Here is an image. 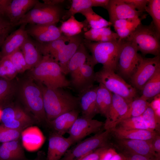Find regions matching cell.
Here are the masks:
<instances>
[{
    "mask_svg": "<svg viewBox=\"0 0 160 160\" xmlns=\"http://www.w3.org/2000/svg\"><path fill=\"white\" fill-rule=\"evenodd\" d=\"M95 81L102 84L113 94L123 97L129 103L136 97V89L112 70L102 67L95 73Z\"/></svg>",
    "mask_w": 160,
    "mask_h": 160,
    "instance_id": "obj_6",
    "label": "cell"
},
{
    "mask_svg": "<svg viewBox=\"0 0 160 160\" xmlns=\"http://www.w3.org/2000/svg\"><path fill=\"white\" fill-rule=\"evenodd\" d=\"M145 11L152 17L155 28L160 34V0H149Z\"/></svg>",
    "mask_w": 160,
    "mask_h": 160,
    "instance_id": "obj_38",
    "label": "cell"
},
{
    "mask_svg": "<svg viewBox=\"0 0 160 160\" xmlns=\"http://www.w3.org/2000/svg\"><path fill=\"white\" fill-rule=\"evenodd\" d=\"M1 111H2V110H1V109L0 108V121H1Z\"/></svg>",
    "mask_w": 160,
    "mask_h": 160,
    "instance_id": "obj_58",
    "label": "cell"
},
{
    "mask_svg": "<svg viewBox=\"0 0 160 160\" xmlns=\"http://www.w3.org/2000/svg\"><path fill=\"white\" fill-rule=\"evenodd\" d=\"M110 130L111 134L116 139L151 140L159 134L154 131L140 129L125 130L116 127Z\"/></svg>",
    "mask_w": 160,
    "mask_h": 160,
    "instance_id": "obj_25",
    "label": "cell"
},
{
    "mask_svg": "<svg viewBox=\"0 0 160 160\" xmlns=\"http://www.w3.org/2000/svg\"><path fill=\"white\" fill-rule=\"evenodd\" d=\"M105 147H101L85 155L79 160H98L101 152Z\"/></svg>",
    "mask_w": 160,
    "mask_h": 160,
    "instance_id": "obj_49",
    "label": "cell"
},
{
    "mask_svg": "<svg viewBox=\"0 0 160 160\" xmlns=\"http://www.w3.org/2000/svg\"><path fill=\"white\" fill-rule=\"evenodd\" d=\"M31 73L34 79L47 88L55 89L70 87V81L58 63L49 55H43L41 60L32 69Z\"/></svg>",
    "mask_w": 160,
    "mask_h": 160,
    "instance_id": "obj_2",
    "label": "cell"
},
{
    "mask_svg": "<svg viewBox=\"0 0 160 160\" xmlns=\"http://www.w3.org/2000/svg\"><path fill=\"white\" fill-rule=\"evenodd\" d=\"M12 0H0V16L5 17L6 9Z\"/></svg>",
    "mask_w": 160,
    "mask_h": 160,
    "instance_id": "obj_53",
    "label": "cell"
},
{
    "mask_svg": "<svg viewBox=\"0 0 160 160\" xmlns=\"http://www.w3.org/2000/svg\"><path fill=\"white\" fill-rule=\"evenodd\" d=\"M15 67L18 73L28 70L25 58L20 48L7 56Z\"/></svg>",
    "mask_w": 160,
    "mask_h": 160,
    "instance_id": "obj_42",
    "label": "cell"
},
{
    "mask_svg": "<svg viewBox=\"0 0 160 160\" xmlns=\"http://www.w3.org/2000/svg\"><path fill=\"white\" fill-rule=\"evenodd\" d=\"M18 72L7 56L2 57L0 61V79L10 81Z\"/></svg>",
    "mask_w": 160,
    "mask_h": 160,
    "instance_id": "obj_36",
    "label": "cell"
},
{
    "mask_svg": "<svg viewBox=\"0 0 160 160\" xmlns=\"http://www.w3.org/2000/svg\"><path fill=\"white\" fill-rule=\"evenodd\" d=\"M2 57L0 52V61L1 60Z\"/></svg>",
    "mask_w": 160,
    "mask_h": 160,
    "instance_id": "obj_59",
    "label": "cell"
},
{
    "mask_svg": "<svg viewBox=\"0 0 160 160\" xmlns=\"http://www.w3.org/2000/svg\"><path fill=\"white\" fill-rule=\"evenodd\" d=\"M31 160H39L37 159H35Z\"/></svg>",
    "mask_w": 160,
    "mask_h": 160,
    "instance_id": "obj_60",
    "label": "cell"
},
{
    "mask_svg": "<svg viewBox=\"0 0 160 160\" xmlns=\"http://www.w3.org/2000/svg\"><path fill=\"white\" fill-rule=\"evenodd\" d=\"M153 149L158 158H160V136L159 134L152 140Z\"/></svg>",
    "mask_w": 160,
    "mask_h": 160,
    "instance_id": "obj_51",
    "label": "cell"
},
{
    "mask_svg": "<svg viewBox=\"0 0 160 160\" xmlns=\"http://www.w3.org/2000/svg\"><path fill=\"white\" fill-rule=\"evenodd\" d=\"M113 93L101 84L97 87L96 105L98 113L105 117L111 105Z\"/></svg>",
    "mask_w": 160,
    "mask_h": 160,
    "instance_id": "obj_29",
    "label": "cell"
},
{
    "mask_svg": "<svg viewBox=\"0 0 160 160\" xmlns=\"http://www.w3.org/2000/svg\"><path fill=\"white\" fill-rule=\"evenodd\" d=\"M86 48L97 64L103 65V67L117 71V65L121 40L108 42H95L85 39L83 41Z\"/></svg>",
    "mask_w": 160,
    "mask_h": 160,
    "instance_id": "obj_3",
    "label": "cell"
},
{
    "mask_svg": "<svg viewBox=\"0 0 160 160\" xmlns=\"http://www.w3.org/2000/svg\"><path fill=\"white\" fill-rule=\"evenodd\" d=\"M39 1L37 0H12L6 9L4 17L14 27V25Z\"/></svg>",
    "mask_w": 160,
    "mask_h": 160,
    "instance_id": "obj_18",
    "label": "cell"
},
{
    "mask_svg": "<svg viewBox=\"0 0 160 160\" xmlns=\"http://www.w3.org/2000/svg\"><path fill=\"white\" fill-rule=\"evenodd\" d=\"M106 9L108 13L109 22L112 24L119 19L140 18L143 13L123 0H109Z\"/></svg>",
    "mask_w": 160,
    "mask_h": 160,
    "instance_id": "obj_12",
    "label": "cell"
},
{
    "mask_svg": "<svg viewBox=\"0 0 160 160\" xmlns=\"http://www.w3.org/2000/svg\"><path fill=\"white\" fill-rule=\"evenodd\" d=\"M149 105L150 103L147 101L140 97H135L129 104L127 112L119 119L116 124L124 119L141 115Z\"/></svg>",
    "mask_w": 160,
    "mask_h": 160,
    "instance_id": "obj_32",
    "label": "cell"
},
{
    "mask_svg": "<svg viewBox=\"0 0 160 160\" xmlns=\"http://www.w3.org/2000/svg\"><path fill=\"white\" fill-rule=\"evenodd\" d=\"M14 27L11 26L0 30V47L2 46L4 40Z\"/></svg>",
    "mask_w": 160,
    "mask_h": 160,
    "instance_id": "obj_52",
    "label": "cell"
},
{
    "mask_svg": "<svg viewBox=\"0 0 160 160\" xmlns=\"http://www.w3.org/2000/svg\"><path fill=\"white\" fill-rule=\"evenodd\" d=\"M80 13L85 17L91 28L99 29L112 25L110 22L95 12L92 8L87 9Z\"/></svg>",
    "mask_w": 160,
    "mask_h": 160,
    "instance_id": "obj_34",
    "label": "cell"
},
{
    "mask_svg": "<svg viewBox=\"0 0 160 160\" xmlns=\"http://www.w3.org/2000/svg\"><path fill=\"white\" fill-rule=\"evenodd\" d=\"M97 87H94L79 94V106L82 117L93 119L98 113L96 105Z\"/></svg>",
    "mask_w": 160,
    "mask_h": 160,
    "instance_id": "obj_22",
    "label": "cell"
},
{
    "mask_svg": "<svg viewBox=\"0 0 160 160\" xmlns=\"http://www.w3.org/2000/svg\"><path fill=\"white\" fill-rule=\"evenodd\" d=\"M26 30L28 35L40 43L51 42L58 39L63 35L59 27L55 24L30 25Z\"/></svg>",
    "mask_w": 160,
    "mask_h": 160,
    "instance_id": "obj_14",
    "label": "cell"
},
{
    "mask_svg": "<svg viewBox=\"0 0 160 160\" xmlns=\"http://www.w3.org/2000/svg\"><path fill=\"white\" fill-rule=\"evenodd\" d=\"M20 137L23 147L30 152L39 149L45 140L42 131L36 126H30L24 129L21 132Z\"/></svg>",
    "mask_w": 160,
    "mask_h": 160,
    "instance_id": "obj_21",
    "label": "cell"
},
{
    "mask_svg": "<svg viewBox=\"0 0 160 160\" xmlns=\"http://www.w3.org/2000/svg\"><path fill=\"white\" fill-rule=\"evenodd\" d=\"M20 49L24 55L28 69H32L42 60L43 55L37 45L28 37Z\"/></svg>",
    "mask_w": 160,
    "mask_h": 160,
    "instance_id": "obj_27",
    "label": "cell"
},
{
    "mask_svg": "<svg viewBox=\"0 0 160 160\" xmlns=\"http://www.w3.org/2000/svg\"><path fill=\"white\" fill-rule=\"evenodd\" d=\"M133 42L127 38L121 40L117 71L124 77L130 79L136 71L142 57Z\"/></svg>",
    "mask_w": 160,
    "mask_h": 160,
    "instance_id": "obj_7",
    "label": "cell"
},
{
    "mask_svg": "<svg viewBox=\"0 0 160 160\" xmlns=\"http://www.w3.org/2000/svg\"><path fill=\"white\" fill-rule=\"evenodd\" d=\"M111 135L110 130H105L103 132L96 133L68 150L60 160H79L97 149L108 147Z\"/></svg>",
    "mask_w": 160,
    "mask_h": 160,
    "instance_id": "obj_8",
    "label": "cell"
},
{
    "mask_svg": "<svg viewBox=\"0 0 160 160\" xmlns=\"http://www.w3.org/2000/svg\"><path fill=\"white\" fill-rule=\"evenodd\" d=\"M83 42L79 35L72 36L70 40L59 52L55 61L60 66L64 75L67 73V65L69 60Z\"/></svg>",
    "mask_w": 160,
    "mask_h": 160,
    "instance_id": "obj_23",
    "label": "cell"
},
{
    "mask_svg": "<svg viewBox=\"0 0 160 160\" xmlns=\"http://www.w3.org/2000/svg\"><path fill=\"white\" fill-rule=\"evenodd\" d=\"M1 110V121L2 124L6 126L15 119L14 108L7 106Z\"/></svg>",
    "mask_w": 160,
    "mask_h": 160,
    "instance_id": "obj_44",
    "label": "cell"
},
{
    "mask_svg": "<svg viewBox=\"0 0 160 160\" xmlns=\"http://www.w3.org/2000/svg\"><path fill=\"white\" fill-rule=\"evenodd\" d=\"M140 18L119 19L115 21L112 24L115 30L123 28L138 23H141Z\"/></svg>",
    "mask_w": 160,
    "mask_h": 160,
    "instance_id": "obj_45",
    "label": "cell"
},
{
    "mask_svg": "<svg viewBox=\"0 0 160 160\" xmlns=\"http://www.w3.org/2000/svg\"><path fill=\"white\" fill-rule=\"evenodd\" d=\"M62 15V9L59 5H52L39 1L14 26L28 24L56 25Z\"/></svg>",
    "mask_w": 160,
    "mask_h": 160,
    "instance_id": "obj_5",
    "label": "cell"
},
{
    "mask_svg": "<svg viewBox=\"0 0 160 160\" xmlns=\"http://www.w3.org/2000/svg\"><path fill=\"white\" fill-rule=\"evenodd\" d=\"M110 160H126L124 156L121 153H117L113 155Z\"/></svg>",
    "mask_w": 160,
    "mask_h": 160,
    "instance_id": "obj_57",
    "label": "cell"
},
{
    "mask_svg": "<svg viewBox=\"0 0 160 160\" xmlns=\"http://www.w3.org/2000/svg\"><path fill=\"white\" fill-rule=\"evenodd\" d=\"M39 87L42 92L47 123L63 113L78 109L79 107V97L63 88L51 89L41 84Z\"/></svg>",
    "mask_w": 160,
    "mask_h": 160,
    "instance_id": "obj_1",
    "label": "cell"
},
{
    "mask_svg": "<svg viewBox=\"0 0 160 160\" xmlns=\"http://www.w3.org/2000/svg\"><path fill=\"white\" fill-rule=\"evenodd\" d=\"M13 26L12 25L6 18L0 16V30Z\"/></svg>",
    "mask_w": 160,
    "mask_h": 160,
    "instance_id": "obj_55",
    "label": "cell"
},
{
    "mask_svg": "<svg viewBox=\"0 0 160 160\" xmlns=\"http://www.w3.org/2000/svg\"><path fill=\"white\" fill-rule=\"evenodd\" d=\"M14 108L15 119L23 124L27 127L30 126L33 123L31 117L20 108L16 107Z\"/></svg>",
    "mask_w": 160,
    "mask_h": 160,
    "instance_id": "obj_43",
    "label": "cell"
},
{
    "mask_svg": "<svg viewBox=\"0 0 160 160\" xmlns=\"http://www.w3.org/2000/svg\"><path fill=\"white\" fill-rule=\"evenodd\" d=\"M97 64L91 55L80 68L77 81L73 88L79 94L93 87L95 81L94 69Z\"/></svg>",
    "mask_w": 160,
    "mask_h": 160,
    "instance_id": "obj_19",
    "label": "cell"
},
{
    "mask_svg": "<svg viewBox=\"0 0 160 160\" xmlns=\"http://www.w3.org/2000/svg\"><path fill=\"white\" fill-rule=\"evenodd\" d=\"M23 147L19 139L2 143L0 145V160H25Z\"/></svg>",
    "mask_w": 160,
    "mask_h": 160,
    "instance_id": "obj_26",
    "label": "cell"
},
{
    "mask_svg": "<svg viewBox=\"0 0 160 160\" xmlns=\"http://www.w3.org/2000/svg\"><path fill=\"white\" fill-rule=\"evenodd\" d=\"M160 37L152 22L149 25L141 23L127 38L133 42L138 51L143 55L156 56L160 55Z\"/></svg>",
    "mask_w": 160,
    "mask_h": 160,
    "instance_id": "obj_4",
    "label": "cell"
},
{
    "mask_svg": "<svg viewBox=\"0 0 160 160\" xmlns=\"http://www.w3.org/2000/svg\"><path fill=\"white\" fill-rule=\"evenodd\" d=\"M23 130L10 128L0 124V142L3 143L19 139Z\"/></svg>",
    "mask_w": 160,
    "mask_h": 160,
    "instance_id": "obj_41",
    "label": "cell"
},
{
    "mask_svg": "<svg viewBox=\"0 0 160 160\" xmlns=\"http://www.w3.org/2000/svg\"><path fill=\"white\" fill-rule=\"evenodd\" d=\"M116 153L113 149L106 147L101 152L98 160H110L112 156Z\"/></svg>",
    "mask_w": 160,
    "mask_h": 160,
    "instance_id": "obj_50",
    "label": "cell"
},
{
    "mask_svg": "<svg viewBox=\"0 0 160 160\" xmlns=\"http://www.w3.org/2000/svg\"><path fill=\"white\" fill-rule=\"evenodd\" d=\"M142 116L145 125L150 130L159 132L160 119L156 117L150 105L142 115Z\"/></svg>",
    "mask_w": 160,
    "mask_h": 160,
    "instance_id": "obj_39",
    "label": "cell"
},
{
    "mask_svg": "<svg viewBox=\"0 0 160 160\" xmlns=\"http://www.w3.org/2000/svg\"><path fill=\"white\" fill-rule=\"evenodd\" d=\"M90 8H92L91 0H72L70 8L62 18L63 20L68 19L76 14Z\"/></svg>",
    "mask_w": 160,
    "mask_h": 160,
    "instance_id": "obj_37",
    "label": "cell"
},
{
    "mask_svg": "<svg viewBox=\"0 0 160 160\" xmlns=\"http://www.w3.org/2000/svg\"><path fill=\"white\" fill-rule=\"evenodd\" d=\"M109 0H91L92 7H100L106 9Z\"/></svg>",
    "mask_w": 160,
    "mask_h": 160,
    "instance_id": "obj_54",
    "label": "cell"
},
{
    "mask_svg": "<svg viewBox=\"0 0 160 160\" xmlns=\"http://www.w3.org/2000/svg\"><path fill=\"white\" fill-rule=\"evenodd\" d=\"M116 140L117 146L121 151L141 155L150 158H157L153 147L152 140Z\"/></svg>",
    "mask_w": 160,
    "mask_h": 160,
    "instance_id": "obj_13",
    "label": "cell"
},
{
    "mask_svg": "<svg viewBox=\"0 0 160 160\" xmlns=\"http://www.w3.org/2000/svg\"><path fill=\"white\" fill-rule=\"evenodd\" d=\"M129 103L123 97L113 94L112 103L104 123L105 130H110L115 127L127 112Z\"/></svg>",
    "mask_w": 160,
    "mask_h": 160,
    "instance_id": "obj_15",
    "label": "cell"
},
{
    "mask_svg": "<svg viewBox=\"0 0 160 160\" xmlns=\"http://www.w3.org/2000/svg\"><path fill=\"white\" fill-rule=\"evenodd\" d=\"M79 113L78 109L65 113L48 123L54 130L55 132L63 135L68 132L78 117Z\"/></svg>",
    "mask_w": 160,
    "mask_h": 160,
    "instance_id": "obj_24",
    "label": "cell"
},
{
    "mask_svg": "<svg viewBox=\"0 0 160 160\" xmlns=\"http://www.w3.org/2000/svg\"><path fill=\"white\" fill-rule=\"evenodd\" d=\"M153 100L150 103V106L154 111L155 115L160 119V94L155 96Z\"/></svg>",
    "mask_w": 160,
    "mask_h": 160,
    "instance_id": "obj_48",
    "label": "cell"
},
{
    "mask_svg": "<svg viewBox=\"0 0 160 160\" xmlns=\"http://www.w3.org/2000/svg\"><path fill=\"white\" fill-rule=\"evenodd\" d=\"M26 24H23L17 30L9 34L4 40L1 52L2 57L8 56L20 49L29 37Z\"/></svg>",
    "mask_w": 160,
    "mask_h": 160,
    "instance_id": "obj_17",
    "label": "cell"
},
{
    "mask_svg": "<svg viewBox=\"0 0 160 160\" xmlns=\"http://www.w3.org/2000/svg\"><path fill=\"white\" fill-rule=\"evenodd\" d=\"M71 38V37L63 35L58 39L50 42L46 43L36 42L43 55H49L55 61L59 52Z\"/></svg>",
    "mask_w": 160,
    "mask_h": 160,
    "instance_id": "obj_30",
    "label": "cell"
},
{
    "mask_svg": "<svg viewBox=\"0 0 160 160\" xmlns=\"http://www.w3.org/2000/svg\"><path fill=\"white\" fill-rule=\"evenodd\" d=\"M91 56L88 53L87 48L83 42L68 62L67 73L71 75L70 86L73 88L76 84L80 68Z\"/></svg>",
    "mask_w": 160,
    "mask_h": 160,
    "instance_id": "obj_20",
    "label": "cell"
},
{
    "mask_svg": "<svg viewBox=\"0 0 160 160\" xmlns=\"http://www.w3.org/2000/svg\"><path fill=\"white\" fill-rule=\"evenodd\" d=\"M13 90V85L10 81L0 79V108L7 106L8 101Z\"/></svg>",
    "mask_w": 160,
    "mask_h": 160,
    "instance_id": "obj_40",
    "label": "cell"
},
{
    "mask_svg": "<svg viewBox=\"0 0 160 160\" xmlns=\"http://www.w3.org/2000/svg\"><path fill=\"white\" fill-rule=\"evenodd\" d=\"M131 4L138 11L143 12L145 11L149 0H123Z\"/></svg>",
    "mask_w": 160,
    "mask_h": 160,
    "instance_id": "obj_46",
    "label": "cell"
},
{
    "mask_svg": "<svg viewBox=\"0 0 160 160\" xmlns=\"http://www.w3.org/2000/svg\"><path fill=\"white\" fill-rule=\"evenodd\" d=\"M43 3L52 5H59L63 3L64 0H44Z\"/></svg>",
    "mask_w": 160,
    "mask_h": 160,
    "instance_id": "obj_56",
    "label": "cell"
},
{
    "mask_svg": "<svg viewBox=\"0 0 160 160\" xmlns=\"http://www.w3.org/2000/svg\"><path fill=\"white\" fill-rule=\"evenodd\" d=\"M160 70V55L151 58L142 57L135 72L130 78L136 89L141 90L146 82Z\"/></svg>",
    "mask_w": 160,
    "mask_h": 160,
    "instance_id": "obj_10",
    "label": "cell"
},
{
    "mask_svg": "<svg viewBox=\"0 0 160 160\" xmlns=\"http://www.w3.org/2000/svg\"><path fill=\"white\" fill-rule=\"evenodd\" d=\"M142 91L141 98L147 101L160 92V70L145 84Z\"/></svg>",
    "mask_w": 160,
    "mask_h": 160,
    "instance_id": "obj_31",
    "label": "cell"
},
{
    "mask_svg": "<svg viewBox=\"0 0 160 160\" xmlns=\"http://www.w3.org/2000/svg\"><path fill=\"white\" fill-rule=\"evenodd\" d=\"M21 94L26 107L37 120L39 122L46 121L47 123L40 87L31 81H25L22 86Z\"/></svg>",
    "mask_w": 160,
    "mask_h": 160,
    "instance_id": "obj_9",
    "label": "cell"
},
{
    "mask_svg": "<svg viewBox=\"0 0 160 160\" xmlns=\"http://www.w3.org/2000/svg\"><path fill=\"white\" fill-rule=\"evenodd\" d=\"M84 37L85 39L95 42H108L117 40L119 38L116 33L109 27L99 29L91 28L85 32Z\"/></svg>",
    "mask_w": 160,
    "mask_h": 160,
    "instance_id": "obj_28",
    "label": "cell"
},
{
    "mask_svg": "<svg viewBox=\"0 0 160 160\" xmlns=\"http://www.w3.org/2000/svg\"><path fill=\"white\" fill-rule=\"evenodd\" d=\"M73 143L68 137H65L55 132L50 136L46 160H60Z\"/></svg>",
    "mask_w": 160,
    "mask_h": 160,
    "instance_id": "obj_16",
    "label": "cell"
},
{
    "mask_svg": "<svg viewBox=\"0 0 160 160\" xmlns=\"http://www.w3.org/2000/svg\"><path fill=\"white\" fill-rule=\"evenodd\" d=\"M104 126V123L96 119L78 117L68 132V137L74 144L91 134L100 132Z\"/></svg>",
    "mask_w": 160,
    "mask_h": 160,
    "instance_id": "obj_11",
    "label": "cell"
},
{
    "mask_svg": "<svg viewBox=\"0 0 160 160\" xmlns=\"http://www.w3.org/2000/svg\"><path fill=\"white\" fill-rule=\"evenodd\" d=\"M121 153L126 160H160L157 158H150L147 156L124 151H121Z\"/></svg>",
    "mask_w": 160,
    "mask_h": 160,
    "instance_id": "obj_47",
    "label": "cell"
},
{
    "mask_svg": "<svg viewBox=\"0 0 160 160\" xmlns=\"http://www.w3.org/2000/svg\"><path fill=\"white\" fill-rule=\"evenodd\" d=\"M114 127L125 130L140 129L150 130L145 125L142 115L121 120L118 122Z\"/></svg>",
    "mask_w": 160,
    "mask_h": 160,
    "instance_id": "obj_35",
    "label": "cell"
},
{
    "mask_svg": "<svg viewBox=\"0 0 160 160\" xmlns=\"http://www.w3.org/2000/svg\"><path fill=\"white\" fill-rule=\"evenodd\" d=\"M84 26V23L78 21L72 16L63 22L59 28L63 35L72 37L79 35Z\"/></svg>",
    "mask_w": 160,
    "mask_h": 160,
    "instance_id": "obj_33",
    "label": "cell"
}]
</instances>
